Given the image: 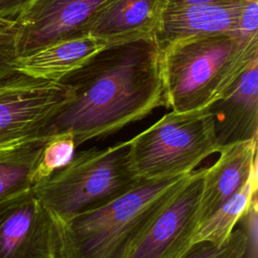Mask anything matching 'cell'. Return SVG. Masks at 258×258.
<instances>
[{"label":"cell","mask_w":258,"mask_h":258,"mask_svg":"<svg viewBox=\"0 0 258 258\" xmlns=\"http://www.w3.org/2000/svg\"><path fill=\"white\" fill-rule=\"evenodd\" d=\"M160 55L155 36L102 49L58 82L70 89L71 99L37 137L70 133L78 147L165 107Z\"/></svg>","instance_id":"6da1fadb"},{"label":"cell","mask_w":258,"mask_h":258,"mask_svg":"<svg viewBox=\"0 0 258 258\" xmlns=\"http://www.w3.org/2000/svg\"><path fill=\"white\" fill-rule=\"evenodd\" d=\"M165 107L186 112L220 99L258 59V34L222 32L160 46Z\"/></svg>","instance_id":"7a4b0ae2"},{"label":"cell","mask_w":258,"mask_h":258,"mask_svg":"<svg viewBox=\"0 0 258 258\" xmlns=\"http://www.w3.org/2000/svg\"><path fill=\"white\" fill-rule=\"evenodd\" d=\"M189 174L142 179L107 205L56 224L59 258H126Z\"/></svg>","instance_id":"3957f363"},{"label":"cell","mask_w":258,"mask_h":258,"mask_svg":"<svg viewBox=\"0 0 258 258\" xmlns=\"http://www.w3.org/2000/svg\"><path fill=\"white\" fill-rule=\"evenodd\" d=\"M142 179L131 169L127 141L82 150L32 190L57 225L98 209L135 187Z\"/></svg>","instance_id":"277c9868"},{"label":"cell","mask_w":258,"mask_h":258,"mask_svg":"<svg viewBox=\"0 0 258 258\" xmlns=\"http://www.w3.org/2000/svg\"><path fill=\"white\" fill-rule=\"evenodd\" d=\"M127 144L132 171L147 180L188 174L208 156L220 151L209 106L171 111L127 140Z\"/></svg>","instance_id":"5b68a950"},{"label":"cell","mask_w":258,"mask_h":258,"mask_svg":"<svg viewBox=\"0 0 258 258\" xmlns=\"http://www.w3.org/2000/svg\"><path fill=\"white\" fill-rule=\"evenodd\" d=\"M61 83L13 71L0 80V151L36 138L47 121L71 99Z\"/></svg>","instance_id":"8992f818"},{"label":"cell","mask_w":258,"mask_h":258,"mask_svg":"<svg viewBox=\"0 0 258 258\" xmlns=\"http://www.w3.org/2000/svg\"><path fill=\"white\" fill-rule=\"evenodd\" d=\"M206 168L190 172L137 239L126 258H182L185 255L200 223L199 208Z\"/></svg>","instance_id":"52a82bcc"},{"label":"cell","mask_w":258,"mask_h":258,"mask_svg":"<svg viewBox=\"0 0 258 258\" xmlns=\"http://www.w3.org/2000/svg\"><path fill=\"white\" fill-rule=\"evenodd\" d=\"M0 258H59L58 227L32 188L0 202Z\"/></svg>","instance_id":"ba28073f"},{"label":"cell","mask_w":258,"mask_h":258,"mask_svg":"<svg viewBox=\"0 0 258 258\" xmlns=\"http://www.w3.org/2000/svg\"><path fill=\"white\" fill-rule=\"evenodd\" d=\"M110 0H35L15 20L17 56L87 34L88 24Z\"/></svg>","instance_id":"9c48e42d"},{"label":"cell","mask_w":258,"mask_h":258,"mask_svg":"<svg viewBox=\"0 0 258 258\" xmlns=\"http://www.w3.org/2000/svg\"><path fill=\"white\" fill-rule=\"evenodd\" d=\"M209 109L220 149L258 138V59Z\"/></svg>","instance_id":"30bf717a"},{"label":"cell","mask_w":258,"mask_h":258,"mask_svg":"<svg viewBox=\"0 0 258 258\" xmlns=\"http://www.w3.org/2000/svg\"><path fill=\"white\" fill-rule=\"evenodd\" d=\"M248 1L165 6L155 38L159 46H163L176 39L190 36L243 32L241 14Z\"/></svg>","instance_id":"8fae6325"},{"label":"cell","mask_w":258,"mask_h":258,"mask_svg":"<svg viewBox=\"0 0 258 258\" xmlns=\"http://www.w3.org/2000/svg\"><path fill=\"white\" fill-rule=\"evenodd\" d=\"M166 0H110L93 17L86 33L108 46L155 36Z\"/></svg>","instance_id":"7c38bea8"},{"label":"cell","mask_w":258,"mask_h":258,"mask_svg":"<svg viewBox=\"0 0 258 258\" xmlns=\"http://www.w3.org/2000/svg\"><path fill=\"white\" fill-rule=\"evenodd\" d=\"M257 141L253 138L221 147L217 161L206 168L200 199V222L237 192L257 166Z\"/></svg>","instance_id":"4fadbf2b"},{"label":"cell","mask_w":258,"mask_h":258,"mask_svg":"<svg viewBox=\"0 0 258 258\" xmlns=\"http://www.w3.org/2000/svg\"><path fill=\"white\" fill-rule=\"evenodd\" d=\"M108 44L90 34L58 41L14 60V70L29 77L59 82Z\"/></svg>","instance_id":"5bb4252c"},{"label":"cell","mask_w":258,"mask_h":258,"mask_svg":"<svg viewBox=\"0 0 258 258\" xmlns=\"http://www.w3.org/2000/svg\"><path fill=\"white\" fill-rule=\"evenodd\" d=\"M257 166L253 169L245 184L222 204L212 215L202 220L196 230L191 244L210 242L221 245L233 233L235 226L248 214L257 201Z\"/></svg>","instance_id":"9a60e30c"},{"label":"cell","mask_w":258,"mask_h":258,"mask_svg":"<svg viewBox=\"0 0 258 258\" xmlns=\"http://www.w3.org/2000/svg\"><path fill=\"white\" fill-rule=\"evenodd\" d=\"M47 139L36 137L0 151V202L32 187L34 171Z\"/></svg>","instance_id":"2e32d148"},{"label":"cell","mask_w":258,"mask_h":258,"mask_svg":"<svg viewBox=\"0 0 258 258\" xmlns=\"http://www.w3.org/2000/svg\"><path fill=\"white\" fill-rule=\"evenodd\" d=\"M77 145L70 133L49 137L44 144L34 171V183L67 165L75 155Z\"/></svg>","instance_id":"e0dca14e"},{"label":"cell","mask_w":258,"mask_h":258,"mask_svg":"<svg viewBox=\"0 0 258 258\" xmlns=\"http://www.w3.org/2000/svg\"><path fill=\"white\" fill-rule=\"evenodd\" d=\"M247 248L248 235L244 228H239L221 245L210 242L192 244L182 258H245Z\"/></svg>","instance_id":"ac0fdd59"},{"label":"cell","mask_w":258,"mask_h":258,"mask_svg":"<svg viewBox=\"0 0 258 258\" xmlns=\"http://www.w3.org/2000/svg\"><path fill=\"white\" fill-rule=\"evenodd\" d=\"M16 30L17 26L15 24L9 31L0 36V80L15 71L13 63L17 57L15 47Z\"/></svg>","instance_id":"d6986e66"},{"label":"cell","mask_w":258,"mask_h":258,"mask_svg":"<svg viewBox=\"0 0 258 258\" xmlns=\"http://www.w3.org/2000/svg\"><path fill=\"white\" fill-rule=\"evenodd\" d=\"M35 0H0V19L15 21Z\"/></svg>","instance_id":"ffe728a7"},{"label":"cell","mask_w":258,"mask_h":258,"mask_svg":"<svg viewBox=\"0 0 258 258\" xmlns=\"http://www.w3.org/2000/svg\"><path fill=\"white\" fill-rule=\"evenodd\" d=\"M248 0H166V6H181L188 4L203 3H229V2H245Z\"/></svg>","instance_id":"44dd1931"},{"label":"cell","mask_w":258,"mask_h":258,"mask_svg":"<svg viewBox=\"0 0 258 258\" xmlns=\"http://www.w3.org/2000/svg\"><path fill=\"white\" fill-rule=\"evenodd\" d=\"M16 24L15 21L6 20V19H0V36L5 34L7 31H9L12 27H14Z\"/></svg>","instance_id":"7402d4cb"}]
</instances>
